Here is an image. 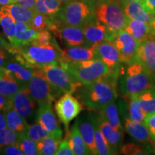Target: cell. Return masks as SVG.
Listing matches in <instances>:
<instances>
[{
	"instance_id": "cell-36",
	"label": "cell",
	"mask_w": 155,
	"mask_h": 155,
	"mask_svg": "<svg viewBox=\"0 0 155 155\" xmlns=\"http://www.w3.org/2000/svg\"><path fill=\"white\" fill-rule=\"evenodd\" d=\"M50 22H51V16H48L42 13L35 12L29 25L35 30L39 32V31L45 30H48Z\"/></svg>"
},
{
	"instance_id": "cell-51",
	"label": "cell",
	"mask_w": 155,
	"mask_h": 155,
	"mask_svg": "<svg viewBox=\"0 0 155 155\" xmlns=\"http://www.w3.org/2000/svg\"><path fill=\"white\" fill-rule=\"evenodd\" d=\"M10 45V43H8L5 38H3L2 35H0V48H4L6 50H7V48L9 47Z\"/></svg>"
},
{
	"instance_id": "cell-8",
	"label": "cell",
	"mask_w": 155,
	"mask_h": 155,
	"mask_svg": "<svg viewBox=\"0 0 155 155\" xmlns=\"http://www.w3.org/2000/svg\"><path fill=\"white\" fill-rule=\"evenodd\" d=\"M49 83L61 94H73L82 84L75 81L68 73L58 64H49L40 68Z\"/></svg>"
},
{
	"instance_id": "cell-37",
	"label": "cell",
	"mask_w": 155,
	"mask_h": 155,
	"mask_svg": "<svg viewBox=\"0 0 155 155\" xmlns=\"http://www.w3.org/2000/svg\"><path fill=\"white\" fill-rule=\"evenodd\" d=\"M17 144L25 155L38 154L37 142L28 138L25 133H21L20 139Z\"/></svg>"
},
{
	"instance_id": "cell-16",
	"label": "cell",
	"mask_w": 155,
	"mask_h": 155,
	"mask_svg": "<svg viewBox=\"0 0 155 155\" xmlns=\"http://www.w3.org/2000/svg\"><path fill=\"white\" fill-rule=\"evenodd\" d=\"M11 98L12 108L25 119L31 120L35 118V101L30 96L28 89L17 92Z\"/></svg>"
},
{
	"instance_id": "cell-42",
	"label": "cell",
	"mask_w": 155,
	"mask_h": 155,
	"mask_svg": "<svg viewBox=\"0 0 155 155\" xmlns=\"http://www.w3.org/2000/svg\"><path fill=\"white\" fill-rule=\"evenodd\" d=\"M0 154L5 155H23L24 153L17 144L6 145L0 148Z\"/></svg>"
},
{
	"instance_id": "cell-10",
	"label": "cell",
	"mask_w": 155,
	"mask_h": 155,
	"mask_svg": "<svg viewBox=\"0 0 155 155\" xmlns=\"http://www.w3.org/2000/svg\"><path fill=\"white\" fill-rule=\"evenodd\" d=\"M55 108L60 121L65 125L66 130H68L71 121L82 111L83 104L71 94H64L56 101Z\"/></svg>"
},
{
	"instance_id": "cell-55",
	"label": "cell",
	"mask_w": 155,
	"mask_h": 155,
	"mask_svg": "<svg viewBox=\"0 0 155 155\" xmlns=\"http://www.w3.org/2000/svg\"><path fill=\"white\" fill-rule=\"evenodd\" d=\"M122 2H140L141 3H144V0H121Z\"/></svg>"
},
{
	"instance_id": "cell-28",
	"label": "cell",
	"mask_w": 155,
	"mask_h": 155,
	"mask_svg": "<svg viewBox=\"0 0 155 155\" xmlns=\"http://www.w3.org/2000/svg\"><path fill=\"white\" fill-rule=\"evenodd\" d=\"M13 75L19 82L28 84L33 75V69L26 67L18 61H8L4 67Z\"/></svg>"
},
{
	"instance_id": "cell-50",
	"label": "cell",
	"mask_w": 155,
	"mask_h": 155,
	"mask_svg": "<svg viewBox=\"0 0 155 155\" xmlns=\"http://www.w3.org/2000/svg\"><path fill=\"white\" fill-rule=\"evenodd\" d=\"M7 128V121H6L5 116V114L2 113V111H0V130L1 129H5Z\"/></svg>"
},
{
	"instance_id": "cell-54",
	"label": "cell",
	"mask_w": 155,
	"mask_h": 155,
	"mask_svg": "<svg viewBox=\"0 0 155 155\" xmlns=\"http://www.w3.org/2000/svg\"><path fill=\"white\" fill-rule=\"evenodd\" d=\"M6 69L5 68H0V78L3 76L4 74H5Z\"/></svg>"
},
{
	"instance_id": "cell-23",
	"label": "cell",
	"mask_w": 155,
	"mask_h": 155,
	"mask_svg": "<svg viewBox=\"0 0 155 155\" xmlns=\"http://www.w3.org/2000/svg\"><path fill=\"white\" fill-rule=\"evenodd\" d=\"M37 35L38 31L31 28L28 23L16 21L15 40L14 44L11 46L19 48L30 44L35 39Z\"/></svg>"
},
{
	"instance_id": "cell-2",
	"label": "cell",
	"mask_w": 155,
	"mask_h": 155,
	"mask_svg": "<svg viewBox=\"0 0 155 155\" xmlns=\"http://www.w3.org/2000/svg\"><path fill=\"white\" fill-rule=\"evenodd\" d=\"M7 50L15 56V61L30 68H40L49 64H58L61 60V49L58 45L41 46L30 43L13 48L10 45Z\"/></svg>"
},
{
	"instance_id": "cell-52",
	"label": "cell",
	"mask_w": 155,
	"mask_h": 155,
	"mask_svg": "<svg viewBox=\"0 0 155 155\" xmlns=\"http://www.w3.org/2000/svg\"><path fill=\"white\" fill-rule=\"evenodd\" d=\"M150 25L151 33H152L153 36L155 37V12L152 14V22H151Z\"/></svg>"
},
{
	"instance_id": "cell-45",
	"label": "cell",
	"mask_w": 155,
	"mask_h": 155,
	"mask_svg": "<svg viewBox=\"0 0 155 155\" xmlns=\"http://www.w3.org/2000/svg\"><path fill=\"white\" fill-rule=\"evenodd\" d=\"M12 108V101L11 97L0 95V111L5 112Z\"/></svg>"
},
{
	"instance_id": "cell-21",
	"label": "cell",
	"mask_w": 155,
	"mask_h": 155,
	"mask_svg": "<svg viewBox=\"0 0 155 155\" xmlns=\"http://www.w3.org/2000/svg\"><path fill=\"white\" fill-rule=\"evenodd\" d=\"M122 5L128 18L141 21L150 25L152 14L147 11L144 4L140 2H122Z\"/></svg>"
},
{
	"instance_id": "cell-24",
	"label": "cell",
	"mask_w": 155,
	"mask_h": 155,
	"mask_svg": "<svg viewBox=\"0 0 155 155\" xmlns=\"http://www.w3.org/2000/svg\"><path fill=\"white\" fill-rule=\"evenodd\" d=\"M68 141L71 150L75 155L91 154L88 147L83 140L82 136L79 131L77 122L75 121L71 132L68 134Z\"/></svg>"
},
{
	"instance_id": "cell-40",
	"label": "cell",
	"mask_w": 155,
	"mask_h": 155,
	"mask_svg": "<svg viewBox=\"0 0 155 155\" xmlns=\"http://www.w3.org/2000/svg\"><path fill=\"white\" fill-rule=\"evenodd\" d=\"M36 45L48 46V45H58L55 40L52 36L51 32L49 30H45L38 32V35L35 39L31 42Z\"/></svg>"
},
{
	"instance_id": "cell-41",
	"label": "cell",
	"mask_w": 155,
	"mask_h": 155,
	"mask_svg": "<svg viewBox=\"0 0 155 155\" xmlns=\"http://www.w3.org/2000/svg\"><path fill=\"white\" fill-rule=\"evenodd\" d=\"M121 154L128 155H140L148 154L149 152L142 147L134 144H127L121 147L120 150Z\"/></svg>"
},
{
	"instance_id": "cell-20",
	"label": "cell",
	"mask_w": 155,
	"mask_h": 155,
	"mask_svg": "<svg viewBox=\"0 0 155 155\" xmlns=\"http://www.w3.org/2000/svg\"><path fill=\"white\" fill-rule=\"evenodd\" d=\"M124 127L127 132L135 141L141 143L152 142V137L146 125L141 122L134 121L130 118H126Z\"/></svg>"
},
{
	"instance_id": "cell-14",
	"label": "cell",
	"mask_w": 155,
	"mask_h": 155,
	"mask_svg": "<svg viewBox=\"0 0 155 155\" xmlns=\"http://www.w3.org/2000/svg\"><path fill=\"white\" fill-rule=\"evenodd\" d=\"M136 62L155 76V37L152 35L139 42Z\"/></svg>"
},
{
	"instance_id": "cell-6",
	"label": "cell",
	"mask_w": 155,
	"mask_h": 155,
	"mask_svg": "<svg viewBox=\"0 0 155 155\" xmlns=\"http://www.w3.org/2000/svg\"><path fill=\"white\" fill-rule=\"evenodd\" d=\"M55 17L61 22L83 27L94 17V9L83 0H72L65 4Z\"/></svg>"
},
{
	"instance_id": "cell-12",
	"label": "cell",
	"mask_w": 155,
	"mask_h": 155,
	"mask_svg": "<svg viewBox=\"0 0 155 155\" xmlns=\"http://www.w3.org/2000/svg\"><path fill=\"white\" fill-rule=\"evenodd\" d=\"M51 105L50 104H42L39 105L36 113L35 121L40 124L50 135L61 140L63 131L58 124Z\"/></svg>"
},
{
	"instance_id": "cell-57",
	"label": "cell",
	"mask_w": 155,
	"mask_h": 155,
	"mask_svg": "<svg viewBox=\"0 0 155 155\" xmlns=\"http://www.w3.org/2000/svg\"><path fill=\"white\" fill-rule=\"evenodd\" d=\"M152 144L153 145H154V148H155V136H154V137H152Z\"/></svg>"
},
{
	"instance_id": "cell-33",
	"label": "cell",
	"mask_w": 155,
	"mask_h": 155,
	"mask_svg": "<svg viewBox=\"0 0 155 155\" xmlns=\"http://www.w3.org/2000/svg\"><path fill=\"white\" fill-rule=\"evenodd\" d=\"M61 140L52 135H48L43 139L37 142L38 154L53 155L55 154Z\"/></svg>"
},
{
	"instance_id": "cell-35",
	"label": "cell",
	"mask_w": 155,
	"mask_h": 155,
	"mask_svg": "<svg viewBox=\"0 0 155 155\" xmlns=\"http://www.w3.org/2000/svg\"><path fill=\"white\" fill-rule=\"evenodd\" d=\"M129 118L134 121L141 122V123L144 121L147 114L139 107L138 101H137V96L129 97Z\"/></svg>"
},
{
	"instance_id": "cell-22",
	"label": "cell",
	"mask_w": 155,
	"mask_h": 155,
	"mask_svg": "<svg viewBox=\"0 0 155 155\" xmlns=\"http://www.w3.org/2000/svg\"><path fill=\"white\" fill-rule=\"evenodd\" d=\"M27 89V84L19 82L6 69L5 74L0 78V95L12 97L17 92Z\"/></svg>"
},
{
	"instance_id": "cell-25",
	"label": "cell",
	"mask_w": 155,
	"mask_h": 155,
	"mask_svg": "<svg viewBox=\"0 0 155 155\" xmlns=\"http://www.w3.org/2000/svg\"><path fill=\"white\" fill-rule=\"evenodd\" d=\"M0 26L9 40V43L12 45L15 40L16 20L13 18L5 6H2L0 8Z\"/></svg>"
},
{
	"instance_id": "cell-49",
	"label": "cell",
	"mask_w": 155,
	"mask_h": 155,
	"mask_svg": "<svg viewBox=\"0 0 155 155\" xmlns=\"http://www.w3.org/2000/svg\"><path fill=\"white\" fill-rule=\"evenodd\" d=\"M84 2H86V3H88L91 7H92L93 9L96 8V6H98L100 4L103 2H107L108 0H83Z\"/></svg>"
},
{
	"instance_id": "cell-26",
	"label": "cell",
	"mask_w": 155,
	"mask_h": 155,
	"mask_svg": "<svg viewBox=\"0 0 155 155\" xmlns=\"http://www.w3.org/2000/svg\"><path fill=\"white\" fill-rule=\"evenodd\" d=\"M7 121V128L11 130L19 133H26L29 127L26 119L15 110L13 108H9L4 112Z\"/></svg>"
},
{
	"instance_id": "cell-53",
	"label": "cell",
	"mask_w": 155,
	"mask_h": 155,
	"mask_svg": "<svg viewBox=\"0 0 155 155\" xmlns=\"http://www.w3.org/2000/svg\"><path fill=\"white\" fill-rule=\"evenodd\" d=\"M15 4V0H0V5L6 6Z\"/></svg>"
},
{
	"instance_id": "cell-15",
	"label": "cell",
	"mask_w": 155,
	"mask_h": 155,
	"mask_svg": "<svg viewBox=\"0 0 155 155\" xmlns=\"http://www.w3.org/2000/svg\"><path fill=\"white\" fill-rule=\"evenodd\" d=\"M94 46L97 58L104 62L111 70L119 68L120 63L122 62L119 51L113 42L104 40Z\"/></svg>"
},
{
	"instance_id": "cell-7",
	"label": "cell",
	"mask_w": 155,
	"mask_h": 155,
	"mask_svg": "<svg viewBox=\"0 0 155 155\" xmlns=\"http://www.w3.org/2000/svg\"><path fill=\"white\" fill-rule=\"evenodd\" d=\"M33 69V75L27 84V89L32 99L37 104H52L61 94L48 81L40 68Z\"/></svg>"
},
{
	"instance_id": "cell-29",
	"label": "cell",
	"mask_w": 155,
	"mask_h": 155,
	"mask_svg": "<svg viewBox=\"0 0 155 155\" xmlns=\"http://www.w3.org/2000/svg\"><path fill=\"white\" fill-rule=\"evenodd\" d=\"M100 116L104 118L110 125L116 131H122V126L118 111L117 106L114 102L108 104L101 111H99Z\"/></svg>"
},
{
	"instance_id": "cell-11",
	"label": "cell",
	"mask_w": 155,
	"mask_h": 155,
	"mask_svg": "<svg viewBox=\"0 0 155 155\" xmlns=\"http://www.w3.org/2000/svg\"><path fill=\"white\" fill-rule=\"evenodd\" d=\"M52 32L59 38L66 48L80 45L86 46L83 27L67 25L59 21L55 28L52 30Z\"/></svg>"
},
{
	"instance_id": "cell-48",
	"label": "cell",
	"mask_w": 155,
	"mask_h": 155,
	"mask_svg": "<svg viewBox=\"0 0 155 155\" xmlns=\"http://www.w3.org/2000/svg\"><path fill=\"white\" fill-rule=\"evenodd\" d=\"M143 4L147 12L151 14L155 12V0H144Z\"/></svg>"
},
{
	"instance_id": "cell-17",
	"label": "cell",
	"mask_w": 155,
	"mask_h": 155,
	"mask_svg": "<svg viewBox=\"0 0 155 155\" xmlns=\"http://www.w3.org/2000/svg\"><path fill=\"white\" fill-rule=\"evenodd\" d=\"M96 121V116L92 115L83 116L76 120L79 131L88 147L91 154H97L95 142V127Z\"/></svg>"
},
{
	"instance_id": "cell-18",
	"label": "cell",
	"mask_w": 155,
	"mask_h": 155,
	"mask_svg": "<svg viewBox=\"0 0 155 155\" xmlns=\"http://www.w3.org/2000/svg\"><path fill=\"white\" fill-rule=\"evenodd\" d=\"M96 58L94 46L80 45L73 46V47L66 48L65 49L61 50V62H79L89 61L95 59Z\"/></svg>"
},
{
	"instance_id": "cell-1",
	"label": "cell",
	"mask_w": 155,
	"mask_h": 155,
	"mask_svg": "<svg viewBox=\"0 0 155 155\" xmlns=\"http://www.w3.org/2000/svg\"><path fill=\"white\" fill-rule=\"evenodd\" d=\"M119 68L111 70L98 81L88 85H82L76 91L81 104L91 111H100L108 104L114 102L118 96L116 85Z\"/></svg>"
},
{
	"instance_id": "cell-5",
	"label": "cell",
	"mask_w": 155,
	"mask_h": 155,
	"mask_svg": "<svg viewBox=\"0 0 155 155\" xmlns=\"http://www.w3.org/2000/svg\"><path fill=\"white\" fill-rule=\"evenodd\" d=\"M94 17L112 34L124 30L129 20L120 0H108L96 6Z\"/></svg>"
},
{
	"instance_id": "cell-19",
	"label": "cell",
	"mask_w": 155,
	"mask_h": 155,
	"mask_svg": "<svg viewBox=\"0 0 155 155\" xmlns=\"http://www.w3.org/2000/svg\"><path fill=\"white\" fill-rule=\"evenodd\" d=\"M97 121L102 134L116 154L123 141V132L114 129L108 122L101 116L97 117Z\"/></svg>"
},
{
	"instance_id": "cell-46",
	"label": "cell",
	"mask_w": 155,
	"mask_h": 155,
	"mask_svg": "<svg viewBox=\"0 0 155 155\" xmlns=\"http://www.w3.org/2000/svg\"><path fill=\"white\" fill-rule=\"evenodd\" d=\"M8 61V54L4 48H0V68L5 67Z\"/></svg>"
},
{
	"instance_id": "cell-27",
	"label": "cell",
	"mask_w": 155,
	"mask_h": 155,
	"mask_svg": "<svg viewBox=\"0 0 155 155\" xmlns=\"http://www.w3.org/2000/svg\"><path fill=\"white\" fill-rule=\"evenodd\" d=\"M124 30L131 35L139 42L152 35L150 24L135 19H129Z\"/></svg>"
},
{
	"instance_id": "cell-44",
	"label": "cell",
	"mask_w": 155,
	"mask_h": 155,
	"mask_svg": "<svg viewBox=\"0 0 155 155\" xmlns=\"http://www.w3.org/2000/svg\"><path fill=\"white\" fill-rule=\"evenodd\" d=\"M144 124L149 129L152 137L155 136V113L147 114Z\"/></svg>"
},
{
	"instance_id": "cell-47",
	"label": "cell",
	"mask_w": 155,
	"mask_h": 155,
	"mask_svg": "<svg viewBox=\"0 0 155 155\" xmlns=\"http://www.w3.org/2000/svg\"><path fill=\"white\" fill-rule=\"evenodd\" d=\"M15 4L28 7V8L33 9L35 4V0H15Z\"/></svg>"
},
{
	"instance_id": "cell-38",
	"label": "cell",
	"mask_w": 155,
	"mask_h": 155,
	"mask_svg": "<svg viewBox=\"0 0 155 155\" xmlns=\"http://www.w3.org/2000/svg\"><path fill=\"white\" fill-rule=\"evenodd\" d=\"M21 133L7 129L0 130V148L6 145L15 144L19 142Z\"/></svg>"
},
{
	"instance_id": "cell-32",
	"label": "cell",
	"mask_w": 155,
	"mask_h": 155,
	"mask_svg": "<svg viewBox=\"0 0 155 155\" xmlns=\"http://www.w3.org/2000/svg\"><path fill=\"white\" fill-rule=\"evenodd\" d=\"M139 107L146 114L155 113V87L137 96Z\"/></svg>"
},
{
	"instance_id": "cell-34",
	"label": "cell",
	"mask_w": 155,
	"mask_h": 155,
	"mask_svg": "<svg viewBox=\"0 0 155 155\" xmlns=\"http://www.w3.org/2000/svg\"><path fill=\"white\" fill-rule=\"evenodd\" d=\"M95 142L97 150V154L100 155H110L115 154L114 151L110 147L99 127H98V121H96V127H95Z\"/></svg>"
},
{
	"instance_id": "cell-13",
	"label": "cell",
	"mask_w": 155,
	"mask_h": 155,
	"mask_svg": "<svg viewBox=\"0 0 155 155\" xmlns=\"http://www.w3.org/2000/svg\"><path fill=\"white\" fill-rule=\"evenodd\" d=\"M83 31L88 47L94 46L104 40H109L112 35L105 25L97 20L95 17L83 25Z\"/></svg>"
},
{
	"instance_id": "cell-31",
	"label": "cell",
	"mask_w": 155,
	"mask_h": 155,
	"mask_svg": "<svg viewBox=\"0 0 155 155\" xmlns=\"http://www.w3.org/2000/svg\"><path fill=\"white\" fill-rule=\"evenodd\" d=\"M62 3L59 0H35L34 9L36 12L55 16L61 10Z\"/></svg>"
},
{
	"instance_id": "cell-9",
	"label": "cell",
	"mask_w": 155,
	"mask_h": 155,
	"mask_svg": "<svg viewBox=\"0 0 155 155\" xmlns=\"http://www.w3.org/2000/svg\"><path fill=\"white\" fill-rule=\"evenodd\" d=\"M109 41L117 48L122 63L129 65L136 62L139 42L131 35L121 30L112 34Z\"/></svg>"
},
{
	"instance_id": "cell-39",
	"label": "cell",
	"mask_w": 155,
	"mask_h": 155,
	"mask_svg": "<svg viewBox=\"0 0 155 155\" xmlns=\"http://www.w3.org/2000/svg\"><path fill=\"white\" fill-rule=\"evenodd\" d=\"M25 134L28 138L36 141V142H38V141L43 139L47 136L50 135L48 133V131H46L38 122L35 124L29 125Z\"/></svg>"
},
{
	"instance_id": "cell-3",
	"label": "cell",
	"mask_w": 155,
	"mask_h": 155,
	"mask_svg": "<svg viewBox=\"0 0 155 155\" xmlns=\"http://www.w3.org/2000/svg\"><path fill=\"white\" fill-rule=\"evenodd\" d=\"M153 87H154L153 75L138 62L129 64L120 81L122 94L129 98L138 96Z\"/></svg>"
},
{
	"instance_id": "cell-30",
	"label": "cell",
	"mask_w": 155,
	"mask_h": 155,
	"mask_svg": "<svg viewBox=\"0 0 155 155\" xmlns=\"http://www.w3.org/2000/svg\"><path fill=\"white\" fill-rule=\"evenodd\" d=\"M5 7L15 20L28 23V24L36 12L34 9L28 8L17 4H12V5H6Z\"/></svg>"
},
{
	"instance_id": "cell-4",
	"label": "cell",
	"mask_w": 155,
	"mask_h": 155,
	"mask_svg": "<svg viewBox=\"0 0 155 155\" xmlns=\"http://www.w3.org/2000/svg\"><path fill=\"white\" fill-rule=\"evenodd\" d=\"M59 64L75 81L82 85L94 83L111 71V69L98 58L79 62H61Z\"/></svg>"
},
{
	"instance_id": "cell-56",
	"label": "cell",
	"mask_w": 155,
	"mask_h": 155,
	"mask_svg": "<svg viewBox=\"0 0 155 155\" xmlns=\"http://www.w3.org/2000/svg\"><path fill=\"white\" fill-rule=\"evenodd\" d=\"M59 1L61 2L63 4H67V3L70 2L72 1V0H59Z\"/></svg>"
},
{
	"instance_id": "cell-43",
	"label": "cell",
	"mask_w": 155,
	"mask_h": 155,
	"mask_svg": "<svg viewBox=\"0 0 155 155\" xmlns=\"http://www.w3.org/2000/svg\"><path fill=\"white\" fill-rule=\"evenodd\" d=\"M55 154L56 155H74V152H73V150H71V147H70L67 137L65 139H64L63 140H61Z\"/></svg>"
}]
</instances>
